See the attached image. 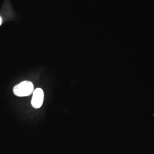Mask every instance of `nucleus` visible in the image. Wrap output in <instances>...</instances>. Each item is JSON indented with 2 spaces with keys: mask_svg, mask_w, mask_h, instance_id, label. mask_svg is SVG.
Wrapping results in <instances>:
<instances>
[{
  "mask_svg": "<svg viewBox=\"0 0 154 154\" xmlns=\"http://www.w3.org/2000/svg\"><path fill=\"white\" fill-rule=\"evenodd\" d=\"M33 97L32 99V105L35 109L40 108L44 102V93L43 90L40 88H36L33 91Z\"/></svg>",
  "mask_w": 154,
  "mask_h": 154,
  "instance_id": "2",
  "label": "nucleus"
},
{
  "mask_svg": "<svg viewBox=\"0 0 154 154\" xmlns=\"http://www.w3.org/2000/svg\"><path fill=\"white\" fill-rule=\"evenodd\" d=\"M1 22H2V19H1V18L0 17V25L1 24Z\"/></svg>",
  "mask_w": 154,
  "mask_h": 154,
  "instance_id": "3",
  "label": "nucleus"
},
{
  "mask_svg": "<svg viewBox=\"0 0 154 154\" xmlns=\"http://www.w3.org/2000/svg\"><path fill=\"white\" fill-rule=\"evenodd\" d=\"M34 91L33 83L29 81H23L16 85L13 88L14 94L18 97H26Z\"/></svg>",
  "mask_w": 154,
  "mask_h": 154,
  "instance_id": "1",
  "label": "nucleus"
}]
</instances>
